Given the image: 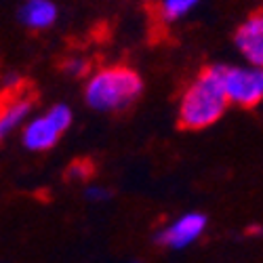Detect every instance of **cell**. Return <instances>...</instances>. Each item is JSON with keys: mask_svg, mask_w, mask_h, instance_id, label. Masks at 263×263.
I'll return each mask as SVG.
<instances>
[{"mask_svg": "<svg viewBox=\"0 0 263 263\" xmlns=\"http://www.w3.org/2000/svg\"><path fill=\"white\" fill-rule=\"evenodd\" d=\"M143 93L141 76L126 68V65H112V68L97 70L84 84V101L97 112H118L135 103Z\"/></svg>", "mask_w": 263, "mask_h": 263, "instance_id": "7a4b0ae2", "label": "cell"}, {"mask_svg": "<svg viewBox=\"0 0 263 263\" xmlns=\"http://www.w3.org/2000/svg\"><path fill=\"white\" fill-rule=\"evenodd\" d=\"M11 93V91H5ZM34 107V97L28 93H11V97H5L3 101V112H0V135L7 137L11 130L24 126L30 120Z\"/></svg>", "mask_w": 263, "mask_h": 263, "instance_id": "52a82bcc", "label": "cell"}, {"mask_svg": "<svg viewBox=\"0 0 263 263\" xmlns=\"http://www.w3.org/2000/svg\"><path fill=\"white\" fill-rule=\"evenodd\" d=\"M63 70L68 72L70 76H84L89 72V61L82 59V57H72L63 63Z\"/></svg>", "mask_w": 263, "mask_h": 263, "instance_id": "30bf717a", "label": "cell"}, {"mask_svg": "<svg viewBox=\"0 0 263 263\" xmlns=\"http://www.w3.org/2000/svg\"><path fill=\"white\" fill-rule=\"evenodd\" d=\"M72 124V109L65 103L51 105L45 114L30 118L21 126V143L30 152L51 149Z\"/></svg>", "mask_w": 263, "mask_h": 263, "instance_id": "3957f363", "label": "cell"}, {"mask_svg": "<svg viewBox=\"0 0 263 263\" xmlns=\"http://www.w3.org/2000/svg\"><path fill=\"white\" fill-rule=\"evenodd\" d=\"M91 173H93V166L86 162V160H80V162H74V164L68 168V177H70V179H80V181H84Z\"/></svg>", "mask_w": 263, "mask_h": 263, "instance_id": "8fae6325", "label": "cell"}, {"mask_svg": "<svg viewBox=\"0 0 263 263\" xmlns=\"http://www.w3.org/2000/svg\"><path fill=\"white\" fill-rule=\"evenodd\" d=\"M206 223L209 221L202 213H185L156 234V242L160 247L175 249V251L185 249L204 234Z\"/></svg>", "mask_w": 263, "mask_h": 263, "instance_id": "5b68a950", "label": "cell"}, {"mask_svg": "<svg viewBox=\"0 0 263 263\" xmlns=\"http://www.w3.org/2000/svg\"><path fill=\"white\" fill-rule=\"evenodd\" d=\"M200 3L202 0H160L158 13H160L162 21L173 24V21H177V19L185 17L190 11H194Z\"/></svg>", "mask_w": 263, "mask_h": 263, "instance_id": "9c48e42d", "label": "cell"}, {"mask_svg": "<svg viewBox=\"0 0 263 263\" xmlns=\"http://www.w3.org/2000/svg\"><path fill=\"white\" fill-rule=\"evenodd\" d=\"M223 84L232 105L255 107L263 101L261 65H223Z\"/></svg>", "mask_w": 263, "mask_h": 263, "instance_id": "277c9868", "label": "cell"}, {"mask_svg": "<svg viewBox=\"0 0 263 263\" xmlns=\"http://www.w3.org/2000/svg\"><path fill=\"white\" fill-rule=\"evenodd\" d=\"M230 105L223 84V65H211L196 76L179 101V126L185 130H202L221 120Z\"/></svg>", "mask_w": 263, "mask_h": 263, "instance_id": "6da1fadb", "label": "cell"}, {"mask_svg": "<svg viewBox=\"0 0 263 263\" xmlns=\"http://www.w3.org/2000/svg\"><path fill=\"white\" fill-rule=\"evenodd\" d=\"M19 21L28 30H47L57 21V7L53 0H26L19 9Z\"/></svg>", "mask_w": 263, "mask_h": 263, "instance_id": "ba28073f", "label": "cell"}, {"mask_svg": "<svg viewBox=\"0 0 263 263\" xmlns=\"http://www.w3.org/2000/svg\"><path fill=\"white\" fill-rule=\"evenodd\" d=\"M128 263H137V261H128Z\"/></svg>", "mask_w": 263, "mask_h": 263, "instance_id": "4fadbf2b", "label": "cell"}, {"mask_svg": "<svg viewBox=\"0 0 263 263\" xmlns=\"http://www.w3.org/2000/svg\"><path fill=\"white\" fill-rule=\"evenodd\" d=\"M86 198H89V200H107L109 198V192L105 190V187H89V190H86Z\"/></svg>", "mask_w": 263, "mask_h": 263, "instance_id": "7c38bea8", "label": "cell"}, {"mask_svg": "<svg viewBox=\"0 0 263 263\" xmlns=\"http://www.w3.org/2000/svg\"><path fill=\"white\" fill-rule=\"evenodd\" d=\"M234 47L251 65L263 68V13L247 17L234 32Z\"/></svg>", "mask_w": 263, "mask_h": 263, "instance_id": "8992f818", "label": "cell"}]
</instances>
